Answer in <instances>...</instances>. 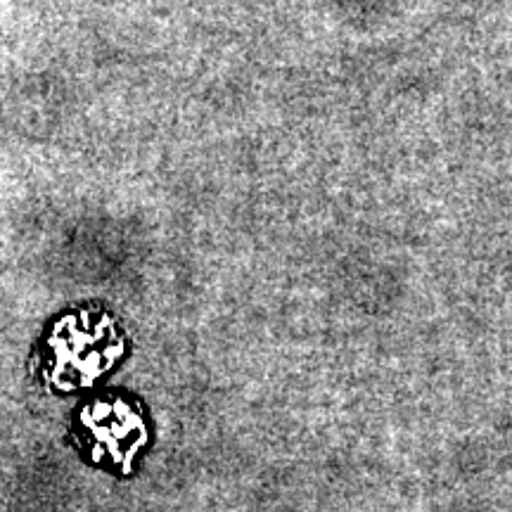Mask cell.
<instances>
[{"mask_svg":"<svg viewBox=\"0 0 512 512\" xmlns=\"http://www.w3.org/2000/svg\"><path fill=\"white\" fill-rule=\"evenodd\" d=\"M83 425L91 434L95 456L107 458L119 470H131L133 458L145 444V427L136 413L121 403H98L83 415Z\"/></svg>","mask_w":512,"mask_h":512,"instance_id":"obj_1","label":"cell"}]
</instances>
